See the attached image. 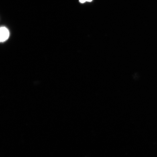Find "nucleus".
I'll return each instance as SVG.
<instances>
[{
	"instance_id": "f257e3e1",
	"label": "nucleus",
	"mask_w": 157,
	"mask_h": 157,
	"mask_svg": "<svg viewBox=\"0 0 157 157\" xmlns=\"http://www.w3.org/2000/svg\"><path fill=\"white\" fill-rule=\"evenodd\" d=\"M9 31L5 27H1L0 29V40L1 42H5L9 38Z\"/></svg>"
},
{
	"instance_id": "f03ea898",
	"label": "nucleus",
	"mask_w": 157,
	"mask_h": 157,
	"mask_svg": "<svg viewBox=\"0 0 157 157\" xmlns=\"http://www.w3.org/2000/svg\"><path fill=\"white\" fill-rule=\"evenodd\" d=\"M79 1L81 3H84L86 2L85 0H79Z\"/></svg>"
},
{
	"instance_id": "7ed1b4c3",
	"label": "nucleus",
	"mask_w": 157,
	"mask_h": 157,
	"mask_svg": "<svg viewBox=\"0 0 157 157\" xmlns=\"http://www.w3.org/2000/svg\"><path fill=\"white\" fill-rule=\"evenodd\" d=\"M85 1H86V2L87 1L88 2H91L92 1V0H85Z\"/></svg>"
}]
</instances>
